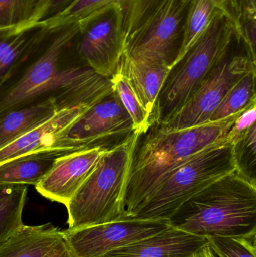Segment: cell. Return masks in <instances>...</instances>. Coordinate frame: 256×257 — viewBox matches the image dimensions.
Masks as SVG:
<instances>
[{"label": "cell", "mask_w": 256, "mask_h": 257, "mask_svg": "<svg viewBox=\"0 0 256 257\" xmlns=\"http://www.w3.org/2000/svg\"><path fill=\"white\" fill-rule=\"evenodd\" d=\"M79 21L45 25L0 86V117L51 99H65L100 81L83 63L74 40Z\"/></svg>", "instance_id": "6da1fadb"}, {"label": "cell", "mask_w": 256, "mask_h": 257, "mask_svg": "<svg viewBox=\"0 0 256 257\" xmlns=\"http://www.w3.org/2000/svg\"><path fill=\"white\" fill-rule=\"evenodd\" d=\"M243 111L219 121L179 130L154 123L140 135L126 184L123 220H128L148 197L164 175L207 147L227 139Z\"/></svg>", "instance_id": "7a4b0ae2"}, {"label": "cell", "mask_w": 256, "mask_h": 257, "mask_svg": "<svg viewBox=\"0 0 256 257\" xmlns=\"http://www.w3.org/2000/svg\"><path fill=\"white\" fill-rule=\"evenodd\" d=\"M170 226L198 236L256 234V185L237 171L216 180L185 202Z\"/></svg>", "instance_id": "3957f363"}, {"label": "cell", "mask_w": 256, "mask_h": 257, "mask_svg": "<svg viewBox=\"0 0 256 257\" xmlns=\"http://www.w3.org/2000/svg\"><path fill=\"white\" fill-rule=\"evenodd\" d=\"M235 170L234 145L227 137L164 175L128 220H168L194 195Z\"/></svg>", "instance_id": "277c9868"}, {"label": "cell", "mask_w": 256, "mask_h": 257, "mask_svg": "<svg viewBox=\"0 0 256 257\" xmlns=\"http://www.w3.org/2000/svg\"><path fill=\"white\" fill-rule=\"evenodd\" d=\"M138 133L107 151L66 205L69 229L123 220L124 196Z\"/></svg>", "instance_id": "5b68a950"}, {"label": "cell", "mask_w": 256, "mask_h": 257, "mask_svg": "<svg viewBox=\"0 0 256 257\" xmlns=\"http://www.w3.org/2000/svg\"><path fill=\"white\" fill-rule=\"evenodd\" d=\"M236 36L229 20L218 10L204 33L170 70L158 98L155 123H166L185 105Z\"/></svg>", "instance_id": "8992f818"}, {"label": "cell", "mask_w": 256, "mask_h": 257, "mask_svg": "<svg viewBox=\"0 0 256 257\" xmlns=\"http://www.w3.org/2000/svg\"><path fill=\"white\" fill-rule=\"evenodd\" d=\"M134 133L132 118L114 89L60 132L48 151L60 157L93 148L111 150Z\"/></svg>", "instance_id": "52a82bcc"}, {"label": "cell", "mask_w": 256, "mask_h": 257, "mask_svg": "<svg viewBox=\"0 0 256 257\" xmlns=\"http://www.w3.org/2000/svg\"><path fill=\"white\" fill-rule=\"evenodd\" d=\"M240 41L236 36L229 49L210 69L185 105L166 123L159 125L179 130L208 123L230 90L249 71L256 69V62L246 47L238 51Z\"/></svg>", "instance_id": "ba28073f"}, {"label": "cell", "mask_w": 256, "mask_h": 257, "mask_svg": "<svg viewBox=\"0 0 256 257\" xmlns=\"http://www.w3.org/2000/svg\"><path fill=\"white\" fill-rule=\"evenodd\" d=\"M74 45L83 63L98 75L111 79L126 45L120 5L111 3L79 21Z\"/></svg>", "instance_id": "9c48e42d"}, {"label": "cell", "mask_w": 256, "mask_h": 257, "mask_svg": "<svg viewBox=\"0 0 256 257\" xmlns=\"http://www.w3.org/2000/svg\"><path fill=\"white\" fill-rule=\"evenodd\" d=\"M189 0H165L145 24L126 41L131 57L172 67L183 42Z\"/></svg>", "instance_id": "30bf717a"}, {"label": "cell", "mask_w": 256, "mask_h": 257, "mask_svg": "<svg viewBox=\"0 0 256 257\" xmlns=\"http://www.w3.org/2000/svg\"><path fill=\"white\" fill-rule=\"evenodd\" d=\"M168 220H124L63 231L76 257H102L169 227Z\"/></svg>", "instance_id": "8fae6325"}, {"label": "cell", "mask_w": 256, "mask_h": 257, "mask_svg": "<svg viewBox=\"0 0 256 257\" xmlns=\"http://www.w3.org/2000/svg\"><path fill=\"white\" fill-rule=\"evenodd\" d=\"M113 90L112 85L105 86L66 102L51 118L0 149V164L27 154L48 151L60 132Z\"/></svg>", "instance_id": "7c38bea8"}, {"label": "cell", "mask_w": 256, "mask_h": 257, "mask_svg": "<svg viewBox=\"0 0 256 257\" xmlns=\"http://www.w3.org/2000/svg\"><path fill=\"white\" fill-rule=\"evenodd\" d=\"M109 150L75 151L56 158L51 170L35 186L39 194L66 206Z\"/></svg>", "instance_id": "4fadbf2b"}, {"label": "cell", "mask_w": 256, "mask_h": 257, "mask_svg": "<svg viewBox=\"0 0 256 257\" xmlns=\"http://www.w3.org/2000/svg\"><path fill=\"white\" fill-rule=\"evenodd\" d=\"M208 244L206 237L170 226L156 235L108 252L102 257H189Z\"/></svg>", "instance_id": "5bb4252c"}, {"label": "cell", "mask_w": 256, "mask_h": 257, "mask_svg": "<svg viewBox=\"0 0 256 257\" xmlns=\"http://www.w3.org/2000/svg\"><path fill=\"white\" fill-rule=\"evenodd\" d=\"M110 84L103 78L91 87L65 99H51L27 105L6 113L0 117V149L51 118L66 102Z\"/></svg>", "instance_id": "9a60e30c"}, {"label": "cell", "mask_w": 256, "mask_h": 257, "mask_svg": "<svg viewBox=\"0 0 256 257\" xmlns=\"http://www.w3.org/2000/svg\"><path fill=\"white\" fill-rule=\"evenodd\" d=\"M117 70L128 78L152 125L154 124L158 98L171 67L160 62L131 57L124 52Z\"/></svg>", "instance_id": "2e32d148"}, {"label": "cell", "mask_w": 256, "mask_h": 257, "mask_svg": "<svg viewBox=\"0 0 256 257\" xmlns=\"http://www.w3.org/2000/svg\"><path fill=\"white\" fill-rule=\"evenodd\" d=\"M64 239L63 231L51 223L24 224L0 242V257H45Z\"/></svg>", "instance_id": "e0dca14e"}, {"label": "cell", "mask_w": 256, "mask_h": 257, "mask_svg": "<svg viewBox=\"0 0 256 257\" xmlns=\"http://www.w3.org/2000/svg\"><path fill=\"white\" fill-rule=\"evenodd\" d=\"M58 157L52 151L33 153L0 164V185L36 186Z\"/></svg>", "instance_id": "ac0fdd59"}, {"label": "cell", "mask_w": 256, "mask_h": 257, "mask_svg": "<svg viewBox=\"0 0 256 257\" xmlns=\"http://www.w3.org/2000/svg\"><path fill=\"white\" fill-rule=\"evenodd\" d=\"M44 27V24H35L21 28H0V86Z\"/></svg>", "instance_id": "d6986e66"}, {"label": "cell", "mask_w": 256, "mask_h": 257, "mask_svg": "<svg viewBox=\"0 0 256 257\" xmlns=\"http://www.w3.org/2000/svg\"><path fill=\"white\" fill-rule=\"evenodd\" d=\"M26 185H0V242L24 225Z\"/></svg>", "instance_id": "ffe728a7"}, {"label": "cell", "mask_w": 256, "mask_h": 257, "mask_svg": "<svg viewBox=\"0 0 256 257\" xmlns=\"http://www.w3.org/2000/svg\"><path fill=\"white\" fill-rule=\"evenodd\" d=\"M255 69L249 71L230 90L210 116L208 123L237 114L256 102Z\"/></svg>", "instance_id": "44dd1931"}, {"label": "cell", "mask_w": 256, "mask_h": 257, "mask_svg": "<svg viewBox=\"0 0 256 257\" xmlns=\"http://www.w3.org/2000/svg\"><path fill=\"white\" fill-rule=\"evenodd\" d=\"M217 11L212 0H189L181 48L172 67L183 58L189 48L204 33Z\"/></svg>", "instance_id": "7402d4cb"}, {"label": "cell", "mask_w": 256, "mask_h": 257, "mask_svg": "<svg viewBox=\"0 0 256 257\" xmlns=\"http://www.w3.org/2000/svg\"><path fill=\"white\" fill-rule=\"evenodd\" d=\"M111 81L114 84V90L117 92L125 109L132 118L135 133L139 135L146 133L152 126L151 121L128 78L117 70Z\"/></svg>", "instance_id": "603a6c76"}, {"label": "cell", "mask_w": 256, "mask_h": 257, "mask_svg": "<svg viewBox=\"0 0 256 257\" xmlns=\"http://www.w3.org/2000/svg\"><path fill=\"white\" fill-rule=\"evenodd\" d=\"M45 0H0V28L35 24Z\"/></svg>", "instance_id": "cb8c5ba5"}, {"label": "cell", "mask_w": 256, "mask_h": 257, "mask_svg": "<svg viewBox=\"0 0 256 257\" xmlns=\"http://www.w3.org/2000/svg\"><path fill=\"white\" fill-rule=\"evenodd\" d=\"M236 171L256 185V123L233 142Z\"/></svg>", "instance_id": "d4e9b609"}, {"label": "cell", "mask_w": 256, "mask_h": 257, "mask_svg": "<svg viewBox=\"0 0 256 257\" xmlns=\"http://www.w3.org/2000/svg\"><path fill=\"white\" fill-rule=\"evenodd\" d=\"M165 0H117L123 9L126 41L135 34Z\"/></svg>", "instance_id": "484cf974"}, {"label": "cell", "mask_w": 256, "mask_h": 257, "mask_svg": "<svg viewBox=\"0 0 256 257\" xmlns=\"http://www.w3.org/2000/svg\"><path fill=\"white\" fill-rule=\"evenodd\" d=\"M209 246L217 257H256V234L243 237H209Z\"/></svg>", "instance_id": "4316f807"}, {"label": "cell", "mask_w": 256, "mask_h": 257, "mask_svg": "<svg viewBox=\"0 0 256 257\" xmlns=\"http://www.w3.org/2000/svg\"><path fill=\"white\" fill-rule=\"evenodd\" d=\"M240 40L256 62V0H240Z\"/></svg>", "instance_id": "83f0119b"}, {"label": "cell", "mask_w": 256, "mask_h": 257, "mask_svg": "<svg viewBox=\"0 0 256 257\" xmlns=\"http://www.w3.org/2000/svg\"><path fill=\"white\" fill-rule=\"evenodd\" d=\"M117 0H76L69 9L45 25L79 21Z\"/></svg>", "instance_id": "f1b7e54d"}, {"label": "cell", "mask_w": 256, "mask_h": 257, "mask_svg": "<svg viewBox=\"0 0 256 257\" xmlns=\"http://www.w3.org/2000/svg\"><path fill=\"white\" fill-rule=\"evenodd\" d=\"M76 0H45L35 24H47L61 15Z\"/></svg>", "instance_id": "f546056e"}, {"label": "cell", "mask_w": 256, "mask_h": 257, "mask_svg": "<svg viewBox=\"0 0 256 257\" xmlns=\"http://www.w3.org/2000/svg\"><path fill=\"white\" fill-rule=\"evenodd\" d=\"M217 10L222 12L232 24L236 35L240 37V0H212Z\"/></svg>", "instance_id": "4dcf8cb0"}, {"label": "cell", "mask_w": 256, "mask_h": 257, "mask_svg": "<svg viewBox=\"0 0 256 257\" xmlns=\"http://www.w3.org/2000/svg\"><path fill=\"white\" fill-rule=\"evenodd\" d=\"M256 120V102L249 105L234 122L228 138L234 142L246 130L255 124Z\"/></svg>", "instance_id": "1f68e13d"}, {"label": "cell", "mask_w": 256, "mask_h": 257, "mask_svg": "<svg viewBox=\"0 0 256 257\" xmlns=\"http://www.w3.org/2000/svg\"><path fill=\"white\" fill-rule=\"evenodd\" d=\"M45 257H76L72 253L66 243V239L63 240L50 254Z\"/></svg>", "instance_id": "d6a6232c"}, {"label": "cell", "mask_w": 256, "mask_h": 257, "mask_svg": "<svg viewBox=\"0 0 256 257\" xmlns=\"http://www.w3.org/2000/svg\"><path fill=\"white\" fill-rule=\"evenodd\" d=\"M189 257H217L215 255V253H213L212 249L210 248V246H209V244L207 245H206L205 247H203L201 250H198L196 253H194L193 255H192L191 256Z\"/></svg>", "instance_id": "836d02e7"}]
</instances>
